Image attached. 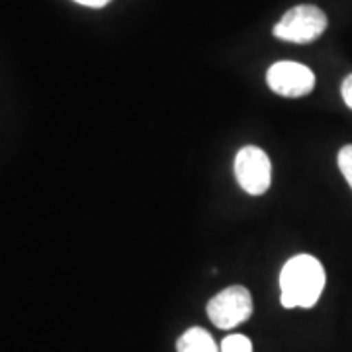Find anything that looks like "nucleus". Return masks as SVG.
I'll use <instances>...</instances> for the list:
<instances>
[{
  "label": "nucleus",
  "mask_w": 352,
  "mask_h": 352,
  "mask_svg": "<svg viewBox=\"0 0 352 352\" xmlns=\"http://www.w3.org/2000/svg\"><path fill=\"white\" fill-rule=\"evenodd\" d=\"M325 268L311 254H298L280 272V302L284 307L309 309L325 288Z\"/></svg>",
  "instance_id": "1"
},
{
  "label": "nucleus",
  "mask_w": 352,
  "mask_h": 352,
  "mask_svg": "<svg viewBox=\"0 0 352 352\" xmlns=\"http://www.w3.org/2000/svg\"><path fill=\"white\" fill-rule=\"evenodd\" d=\"M327 14L319 6L300 4V6L289 8L288 12L278 20L272 34L280 41L303 45V43H311L315 39L321 38L327 30Z\"/></svg>",
  "instance_id": "2"
},
{
  "label": "nucleus",
  "mask_w": 352,
  "mask_h": 352,
  "mask_svg": "<svg viewBox=\"0 0 352 352\" xmlns=\"http://www.w3.org/2000/svg\"><path fill=\"white\" fill-rule=\"evenodd\" d=\"M252 315V296L245 286H229L208 303V317L219 329L239 327Z\"/></svg>",
  "instance_id": "3"
},
{
  "label": "nucleus",
  "mask_w": 352,
  "mask_h": 352,
  "mask_svg": "<svg viewBox=\"0 0 352 352\" xmlns=\"http://www.w3.org/2000/svg\"><path fill=\"white\" fill-rule=\"evenodd\" d=\"M235 178L251 196H263L272 184L270 157L256 145H245L235 155Z\"/></svg>",
  "instance_id": "4"
},
{
  "label": "nucleus",
  "mask_w": 352,
  "mask_h": 352,
  "mask_svg": "<svg viewBox=\"0 0 352 352\" xmlns=\"http://www.w3.org/2000/svg\"><path fill=\"white\" fill-rule=\"evenodd\" d=\"M266 82L278 96L302 98L315 88V73L307 65L296 61H278L266 73Z\"/></svg>",
  "instance_id": "5"
},
{
  "label": "nucleus",
  "mask_w": 352,
  "mask_h": 352,
  "mask_svg": "<svg viewBox=\"0 0 352 352\" xmlns=\"http://www.w3.org/2000/svg\"><path fill=\"white\" fill-rule=\"evenodd\" d=\"M178 352H219L214 337L201 327H192L176 342Z\"/></svg>",
  "instance_id": "6"
},
{
  "label": "nucleus",
  "mask_w": 352,
  "mask_h": 352,
  "mask_svg": "<svg viewBox=\"0 0 352 352\" xmlns=\"http://www.w3.org/2000/svg\"><path fill=\"white\" fill-rule=\"evenodd\" d=\"M221 352H252V342L245 335H229L221 340Z\"/></svg>",
  "instance_id": "7"
},
{
  "label": "nucleus",
  "mask_w": 352,
  "mask_h": 352,
  "mask_svg": "<svg viewBox=\"0 0 352 352\" xmlns=\"http://www.w3.org/2000/svg\"><path fill=\"white\" fill-rule=\"evenodd\" d=\"M337 164H339L340 175L344 176V180L349 182L352 188V145H344L339 151L337 157Z\"/></svg>",
  "instance_id": "8"
},
{
  "label": "nucleus",
  "mask_w": 352,
  "mask_h": 352,
  "mask_svg": "<svg viewBox=\"0 0 352 352\" xmlns=\"http://www.w3.org/2000/svg\"><path fill=\"white\" fill-rule=\"evenodd\" d=\"M340 94H342V100L352 110V75H349L342 80V87H340Z\"/></svg>",
  "instance_id": "9"
},
{
  "label": "nucleus",
  "mask_w": 352,
  "mask_h": 352,
  "mask_svg": "<svg viewBox=\"0 0 352 352\" xmlns=\"http://www.w3.org/2000/svg\"><path fill=\"white\" fill-rule=\"evenodd\" d=\"M76 4H82V6H88V8H104L106 4H110L112 0H73Z\"/></svg>",
  "instance_id": "10"
}]
</instances>
